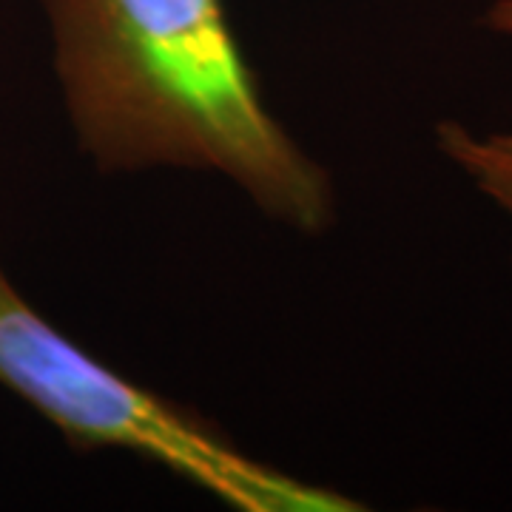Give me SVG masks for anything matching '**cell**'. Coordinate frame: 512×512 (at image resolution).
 <instances>
[{
	"label": "cell",
	"instance_id": "7a4b0ae2",
	"mask_svg": "<svg viewBox=\"0 0 512 512\" xmlns=\"http://www.w3.org/2000/svg\"><path fill=\"white\" fill-rule=\"evenodd\" d=\"M0 387L77 453L123 450L237 512H356L345 493L251 456L211 421L106 365L52 325L0 262Z\"/></svg>",
	"mask_w": 512,
	"mask_h": 512
},
{
	"label": "cell",
	"instance_id": "3957f363",
	"mask_svg": "<svg viewBox=\"0 0 512 512\" xmlns=\"http://www.w3.org/2000/svg\"><path fill=\"white\" fill-rule=\"evenodd\" d=\"M436 146L487 200L512 217V131L478 134L464 123L441 120Z\"/></svg>",
	"mask_w": 512,
	"mask_h": 512
},
{
	"label": "cell",
	"instance_id": "6da1fadb",
	"mask_svg": "<svg viewBox=\"0 0 512 512\" xmlns=\"http://www.w3.org/2000/svg\"><path fill=\"white\" fill-rule=\"evenodd\" d=\"M66 123L100 174H217L319 237L336 185L256 83L225 0H40Z\"/></svg>",
	"mask_w": 512,
	"mask_h": 512
},
{
	"label": "cell",
	"instance_id": "277c9868",
	"mask_svg": "<svg viewBox=\"0 0 512 512\" xmlns=\"http://www.w3.org/2000/svg\"><path fill=\"white\" fill-rule=\"evenodd\" d=\"M484 26L495 35L512 37V0H493L484 15Z\"/></svg>",
	"mask_w": 512,
	"mask_h": 512
}]
</instances>
